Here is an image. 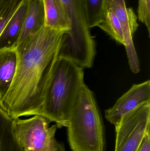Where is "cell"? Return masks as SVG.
Masks as SVG:
<instances>
[{"instance_id":"obj_15","label":"cell","mask_w":150,"mask_h":151,"mask_svg":"<svg viewBox=\"0 0 150 151\" xmlns=\"http://www.w3.org/2000/svg\"><path fill=\"white\" fill-rule=\"evenodd\" d=\"M97 27L105 31L114 40L124 45V36L121 26L111 9L108 8L105 18Z\"/></svg>"},{"instance_id":"obj_16","label":"cell","mask_w":150,"mask_h":151,"mask_svg":"<svg viewBox=\"0 0 150 151\" xmlns=\"http://www.w3.org/2000/svg\"><path fill=\"white\" fill-rule=\"evenodd\" d=\"M25 0H0V35Z\"/></svg>"},{"instance_id":"obj_1","label":"cell","mask_w":150,"mask_h":151,"mask_svg":"<svg viewBox=\"0 0 150 151\" xmlns=\"http://www.w3.org/2000/svg\"><path fill=\"white\" fill-rule=\"evenodd\" d=\"M65 32L44 26L15 47L16 73L0 101L1 108L12 119L40 115Z\"/></svg>"},{"instance_id":"obj_18","label":"cell","mask_w":150,"mask_h":151,"mask_svg":"<svg viewBox=\"0 0 150 151\" xmlns=\"http://www.w3.org/2000/svg\"><path fill=\"white\" fill-rule=\"evenodd\" d=\"M137 151H150V132L146 134Z\"/></svg>"},{"instance_id":"obj_14","label":"cell","mask_w":150,"mask_h":151,"mask_svg":"<svg viewBox=\"0 0 150 151\" xmlns=\"http://www.w3.org/2000/svg\"><path fill=\"white\" fill-rule=\"evenodd\" d=\"M69 16L71 29L88 28L86 21L85 0H61Z\"/></svg>"},{"instance_id":"obj_9","label":"cell","mask_w":150,"mask_h":151,"mask_svg":"<svg viewBox=\"0 0 150 151\" xmlns=\"http://www.w3.org/2000/svg\"><path fill=\"white\" fill-rule=\"evenodd\" d=\"M28 0H25L9 20L0 35V49L15 48L22 31Z\"/></svg>"},{"instance_id":"obj_17","label":"cell","mask_w":150,"mask_h":151,"mask_svg":"<svg viewBox=\"0 0 150 151\" xmlns=\"http://www.w3.org/2000/svg\"><path fill=\"white\" fill-rule=\"evenodd\" d=\"M138 17L139 20L147 27L150 36V0H139Z\"/></svg>"},{"instance_id":"obj_7","label":"cell","mask_w":150,"mask_h":151,"mask_svg":"<svg viewBox=\"0 0 150 151\" xmlns=\"http://www.w3.org/2000/svg\"><path fill=\"white\" fill-rule=\"evenodd\" d=\"M149 103H150V81L149 80L134 84L112 107L105 111L106 119L115 127L125 115Z\"/></svg>"},{"instance_id":"obj_3","label":"cell","mask_w":150,"mask_h":151,"mask_svg":"<svg viewBox=\"0 0 150 151\" xmlns=\"http://www.w3.org/2000/svg\"><path fill=\"white\" fill-rule=\"evenodd\" d=\"M67 127L72 151H105L103 122L94 94L85 83L71 108Z\"/></svg>"},{"instance_id":"obj_8","label":"cell","mask_w":150,"mask_h":151,"mask_svg":"<svg viewBox=\"0 0 150 151\" xmlns=\"http://www.w3.org/2000/svg\"><path fill=\"white\" fill-rule=\"evenodd\" d=\"M45 11V26L53 30L68 32L72 24L61 0H42Z\"/></svg>"},{"instance_id":"obj_5","label":"cell","mask_w":150,"mask_h":151,"mask_svg":"<svg viewBox=\"0 0 150 151\" xmlns=\"http://www.w3.org/2000/svg\"><path fill=\"white\" fill-rule=\"evenodd\" d=\"M150 129L149 103L125 115L115 127L114 151H137Z\"/></svg>"},{"instance_id":"obj_12","label":"cell","mask_w":150,"mask_h":151,"mask_svg":"<svg viewBox=\"0 0 150 151\" xmlns=\"http://www.w3.org/2000/svg\"><path fill=\"white\" fill-rule=\"evenodd\" d=\"M14 120L0 106V151H25L15 132Z\"/></svg>"},{"instance_id":"obj_11","label":"cell","mask_w":150,"mask_h":151,"mask_svg":"<svg viewBox=\"0 0 150 151\" xmlns=\"http://www.w3.org/2000/svg\"><path fill=\"white\" fill-rule=\"evenodd\" d=\"M17 61L15 48L0 49V101L6 95L13 81Z\"/></svg>"},{"instance_id":"obj_4","label":"cell","mask_w":150,"mask_h":151,"mask_svg":"<svg viewBox=\"0 0 150 151\" xmlns=\"http://www.w3.org/2000/svg\"><path fill=\"white\" fill-rule=\"evenodd\" d=\"M40 115L26 119L14 120L16 134L25 151H56L57 127Z\"/></svg>"},{"instance_id":"obj_13","label":"cell","mask_w":150,"mask_h":151,"mask_svg":"<svg viewBox=\"0 0 150 151\" xmlns=\"http://www.w3.org/2000/svg\"><path fill=\"white\" fill-rule=\"evenodd\" d=\"M108 0H85L86 21L89 29L97 27L105 18Z\"/></svg>"},{"instance_id":"obj_19","label":"cell","mask_w":150,"mask_h":151,"mask_svg":"<svg viewBox=\"0 0 150 151\" xmlns=\"http://www.w3.org/2000/svg\"></svg>"},{"instance_id":"obj_2","label":"cell","mask_w":150,"mask_h":151,"mask_svg":"<svg viewBox=\"0 0 150 151\" xmlns=\"http://www.w3.org/2000/svg\"><path fill=\"white\" fill-rule=\"evenodd\" d=\"M84 70L69 59L57 56L40 115L57 127H67L69 116L84 82Z\"/></svg>"},{"instance_id":"obj_10","label":"cell","mask_w":150,"mask_h":151,"mask_svg":"<svg viewBox=\"0 0 150 151\" xmlns=\"http://www.w3.org/2000/svg\"><path fill=\"white\" fill-rule=\"evenodd\" d=\"M45 20L43 1L28 0L22 31L16 45L29 35L40 30L45 26Z\"/></svg>"},{"instance_id":"obj_6","label":"cell","mask_w":150,"mask_h":151,"mask_svg":"<svg viewBox=\"0 0 150 151\" xmlns=\"http://www.w3.org/2000/svg\"><path fill=\"white\" fill-rule=\"evenodd\" d=\"M107 6L113 12L121 26L130 69L134 73H138L140 71V62L133 41L138 27L137 17L132 8L127 7L126 0H108Z\"/></svg>"}]
</instances>
